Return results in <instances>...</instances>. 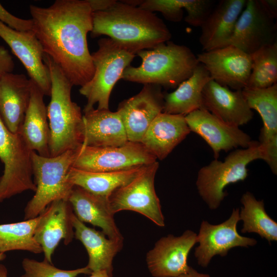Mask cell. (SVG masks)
<instances>
[{"label":"cell","mask_w":277,"mask_h":277,"mask_svg":"<svg viewBox=\"0 0 277 277\" xmlns=\"http://www.w3.org/2000/svg\"><path fill=\"white\" fill-rule=\"evenodd\" d=\"M14 68V63L9 51L0 46V78L5 74L11 73Z\"/></svg>","instance_id":"obj_37"},{"label":"cell","mask_w":277,"mask_h":277,"mask_svg":"<svg viewBox=\"0 0 277 277\" xmlns=\"http://www.w3.org/2000/svg\"><path fill=\"white\" fill-rule=\"evenodd\" d=\"M0 277H8L7 270L5 266L0 264Z\"/></svg>","instance_id":"obj_42"},{"label":"cell","mask_w":277,"mask_h":277,"mask_svg":"<svg viewBox=\"0 0 277 277\" xmlns=\"http://www.w3.org/2000/svg\"><path fill=\"white\" fill-rule=\"evenodd\" d=\"M0 21L10 28L21 31L32 30L31 19H23L9 12L0 3Z\"/></svg>","instance_id":"obj_35"},{"label":"cell","mask_w":277,"mask_h":277,"mask_svg":"<svg viewBox=\"0 0 277 277\" xmlns=\"http://www.w3.org/2000/svg\"><path fill=\"white\" fill-rule=\"evenodd\" d=\"M6 257L5 253H0V262L4 260Z\"/></svg>","instance_id":"obj_43"},{"label":"cell","mask_w":277,"mask_h":277,"mask_svg":"<svg viewBox=\"0 0 277 277\" xmlns=\"http://www.w3.org/2000/svg\"><path fill=\"white\" fill-rule=\"evenodd\" d=\"M81 147L53 157L43 156L32 151V173L36 190L25 208L24 220L36 217L55 201L68 200L74 187L69 180V172Z\"/></svg>","instance_id":"obj_5"},{"label":"cell","mask_w":277,"mask_h":277,"mask_svg":"<svg viewBox=\"0 0 277 277\" xmlns=\"http://www.w3.org/2000/svg\"><path fill=\"white\" fill-rule=\"evenodd\" d=\"M25 273L21 277H76L80 274H90L87 267L74 270H63L45 261L42 262L25 258L22 261Z\"/></svg>","instance_id":"obj_34"},{"label":"cell","mask_w":277,"mask_h":277,"mask_svg":"<svg viewBox=\"0 0 277 277\" xmlns=\"http://www.w3.org/2000/svg\"><path fill=\"white\" fill-rule=\"evenodd\" d=\"M73 213L83 223L101 228L109 239L123 241L116 226L108 198L90 193L74 186L68 198Z\"/></svg>","instance_id":"obj_23"},{"label":"cell","mask_w":277,"mask_h":277,"mask_svg":"<svg viewBox=\"0 0 277 277\" xmlns=\"http://www.w3.org/2000/svg\"><path fill=\"white\" fill-rule=\"evenodd\" d=\"M83 145L93 147L122 146L128 140L118 112L93 109L83 115Z\"/></svg>","instance_id":"obj_24"},{"label":"cell","mask_w":277,"mask_h":277,"mask_svg":"<svg viewBox=\"0 0 277 277\" xmlns=\"http://www.w3.org/2000/svg\"><path fill=\"white\" fill-rule=\"evenodd\" d=\"M264 147L265 156L264 161L269 166L274 174H277V135L266 142L261 143Z\"/></svg>","instance_id":"obj_36"},{"label":"cell","mask_w":277,"mask_h":277,"mask_svg":"<svg viewBox=\"0 0 277 277\" xmlns=\"http://www.w3.org/2000/svg\"><path fill=\"white\" fill-rule=\"evenodd\" d=\"M251 55V70L246 87L265 88L277 84V42Z\"/></svg>","instance_id":"obj_33"},{"label":"cell","mask_w":277,"mask_h":277,"mask_svg":"<svg viewBox=\"0 0 277 277\" xmlns=\"http://www.w3.org/2000/svg\"><path fill=\"white\" fill-rule=\"evenodd\" d=\"M276 23L260 0H247L229 45L248 54L276 42Z\"/></svg>","instance_id":"obj_11"},{"label":"cell","mask_w":277,"mask_h":277,"mask_svg":"<svg viewBox=\"0 0 277 277\" xmlns=\"http://www.w3.org/2000/svg\"><path fill=\"white\" fill-rule=\"evenodd\" d=\"M44 96L32 81L30 103L18 133L32 151L50 157V133Z\"/></svg>","instance_id":"obj_25"},{"label":"cell","mask_w":277,"mask_h":277,"mask_svg":"<svg viewBox=\"0 0 277 277\" xmlns=\"http://www.w3.org/2000/svg\"><path fill=\"white\" fill-rule=\"evenodd\" d=\"M178 277H210L208 274L202 273L190 267L189 270L186 273L183 274Z\"/></svg>","instance_id":"obj_40"},{"label":"cell","mask_w":277,"mask_h":277,"mask_svg":"<svg viewBox=\"0 0 277 277\" xmlns=\"http://www.w3.org/2000/svg\"><path fill=\"white\" fill-rule=\"evenodd\" d=\"M92 37L107 35L116 44L136 55L171 37L163 21L154 12L116 1L107 9L92 13Z\"/></svg>","instance_id":"obj_2"},{"label":"cell","mask_w":277,"mask_h":277,"mask_svg":"<svg viewBox=\"0 0 277 277\" xmlns=\"http://www.w3.org/2000/svg\"><path fill=\"white\" fill-rule=\"evenodd\" d=\"M156 159L141 143L128 141L109 147L82 144L72 167L89 172H114L148 165Z\"/></svg>","instance_id":"obj_10"},{"label":"cell","mask_w":277,"mask_h":277,"mask_svg":"<svg viewBox=\"0 0 277 277\" xmlns=\"http://www.w3.org/2000/svg\"><path fill=\"white\" fill-rule=\"evenodd\" d=\"M212 80L234 90L247 86L252 66L251 55L238 48L228 45L196 55Z\"/></svg>","instance_id":"obj_13"},{"label":"cell","mask_w":277,"mask_h":277,"mask_svg":"<svg viewBox=\"0 0 277 277\" xmlns=\"http://www.w3.org/2000/svg\"><path fill=\"white\" fill-rule=\"evenodd\" d=\"M241 202L243 205L240 211L242 220V233L254 232L269 243L277 241V223L267 213L263 200H258L250 192L243 194Z\"/></svg>","instance_id":"obj_31"},{"label":"cell","mask_w":277,"mask_h":277,"mask_svg":"<svg viewBox=\"0 0 277 277\" xmlns=\"http://www.w3.org/2000/svg\"><path fill=\"white\" fill-rule=\"evenodd\" d=\"M136 55L141 57V64L136 67L128 66L122 79L167 89L176 88L188 78L199 63L189 48L171 41L140 51Z\"/></svg>","instance_id":"obj_4"},{"label":"cell","mask_w":277,"mask_h":277,"mask_svg":"<svg viewBox=\"0 0 277 277\" xmlns=\"http://www.w3.org/2000/svg\"><path fill=\"white\" fill-rule=\"evenodd\" d=\"M31 152L21 134L11 132L0 117V160L4 166L0 203L25 191H35Z\"/></svg>","instance_id":"obj_8"},{"label":"cell","mask_w":277,"mask_h":277,"mask_svg":"<svg viewBox=\"0 0 277 277\" xmlns=\"http://www.w3.org/2000/svg\"><path fill=\"white\" fill-rule=\"evenodd\" d=\"M185 115L164 112L152 122L141 143L156 159H165L189 134Z\"/></svg>","instance_id":"obj_22"},{"label":"cell","mask_w":277,"mask_h":277,"mask_svg":"<svg viewBox=\"0 0 277 277\" xmlns=\"http://www.w3.org/2000/svg\"><path fill=\"white\" fill-rule=\"evenodd\" d=\"M32 31L45 54L62 69L73 86L92 78L94 68L87 34L92 13L87 0H56L48 7L29 6Z\"/></svg>","instance_id":"obj_1"},{"label":"cell","mask_w":277,"mask_h":277,"mask_svg":"<svg viewBox=\"0 0 277 277\" xmlns=\"http://www.w3.org/2000/svg\"><path fill=\"white\" fill-rule=\"evenodd\" d=\"M90 275L88 277H112L107 271L104 270L92 271Z\"/></svg>","instance_id":"obj_41"},{"label":"cell","mask_w":277,"mask_h":277,"mask_svg":"<svg viewBox=\"0 0 277 277\" xmlns=\"http://www.w3.org/2000/svg\"><path fill=\"white\" fill-rule=\"evenodd\" d=\"M38 219V216L20 222L0 224V253L13 250L42 253L34 237Z\"/></svg>","instance_id":"obj_32"},{"label":"cell","mask_w":277,"mask_h":277,"mask_svg":"<svg viewBox=\"0 0 277 277\" xmlns=\"http://www.w3.org/2000/svg\"><path fill=\"white\" fill-rule=\"evenodd\" d=\"M44 61L50 75V101L47 106L51 157L75 149L83 142V115L71 97L73 86L60 67L47 55Z\"/></svg>","instance_id":"obj_3"},{"label":"cell","mask_w":277,"mask_h":277,"mask_svg":"<svg viewBox=\"0 0 277 277\" xmlns=\"http://www.w3.org/2000/svg\"><path fill=\"white\" fill-rule=\"evenodd\" d=\"M164 94L160 86L145 84L139 93L119 104L117 111L129 141L141 142L152 122L163 112Z\"/></svg>","instance_id":"obj_14"},{"label":"cell","mask_w":277,"mask_h":277,"mask_svg":"<svg viewBox=\"0 0 277 277\" xmlns=\"http://www.w3.org/2000/svg\"><path fill=\"white\" fill-rule=\"evenodd\" d=\"M159 167L157 161L146 166L130 182L112 193L108 201L113 214L122 210L133 211L160 227L165 226L160 200L154 188Z\"/></svg>","instance_id":"obj_9"},{"label":"cell","mask_w":277,"mask_h":277,"mask_svg":"<svg viewBox=\"0 0 277 277\" xmlns=\"http://www.w3.org/2000/svg\"><path fill=\"white\" fill-rule=\"evenodd\" d=\"M98 49L91 54L94 72L92 78L81 87L79 92L87 99L84 113L94 109H109L112 90L122 79L124 70L136 56L121 47L109 38L97 42Z\"/></svg>","instance_id":"obj_7"},{"label":"cell","mask_w":277,"mask_h":277,"mask_svg":"<svg viewBox=\"0 0 277 277\" xmlns=\"http://www.w3.org/2000/svg\"><path fill=\"white\" fill-rule=\"evenodd\" d=\"M93 12L103 11L111 6L115 0H87Z\"/></svg>","instance_id":"obj_38"},{"label":"cell","mask_w":277,"mask_h":277,"mask_svg":"<svg viewBox=\"0 0 277 277\" xmlns=\"http://www.w3.org/2000/svg\"><path fill=\"white\" fill-rule=\"evenodd\" d=\"M32 81L23 74L8 73L0 78V117L13 133H18L31 97Z\"/></svg>","instance_id":"obj_20"},{"label":"cell","mask_w":277,"mask_h":277,"mask_svg":"<svg viewBox=\"0 0 277 277\" xmlns=\"http://www.w3.org/2000/svg\"><path fill=\"white\" fill-rule=\"evenodd\" d=\"M247 0H222L201 26L199 41L204 51L229 45L236 22Z\"/></svg>","instance_id":"obj_21"},{"label":"cell","mask_w":277,"mask_h":277,"mask_svg":"<svg viewBox=\"0 0 277 277\" xmlns=\"http://www.w3.org/2000/svg\"><path fill=\"white\" fill-rule=\"evenodd\" d=\"M239 213V208L233 209L230 216L217 225H212L207 221L202 222L196 235V243L199 245L194 251L199 265L207 267L214 256H226L232 248L248 247L256 244L255 239L243 236L238 232Z\"/></svg>","instance_id":"obj_12"},{"label":"cell","mask_w":277,"mask_h":277,"mask_svg":"<svg viewBox=\"0 0 277 277\" xmlns=\"http://www.w3.org/2000/svg\"><path fill=\"white\" fill-rule=\"evenodd\" d=\"M212 80L205 67L199 63L192 74L173 92L164 94L163 112L186 115L202 108V91Z\"/></svg>","instance_id":"obj_27"},{"label":"cell","mask_w":277,"mask_h":277,"mask_svg":"<svg viewBox=\"0 0 277 277\" xmlns=\"http://www.w3.org/2000/svg\"><path fill=\"white\" fill-rule=\"evenodd\" d=\"M72 222L74 238L83 244L88 253L86 266L91 271L106 270L112 276V262L122 248L123 241L109 239L102 231L87 226L74 213Z\"/></svg>","instance_id":"obj_26"},{"label":"cell","mask_w":277,"mask_h":277,"mask_svg":"<svg viewBox=\"0 0 277 277\" xmlns=\"http://www.w3.org/2000/svg\"><path fill=\"white\" fill-rule=\"evenodd\" d=\"M264 156L263 145L252 141L247 148L231 151L224 161L214 159L202 167L197 173L196 186L209 208L217 209L227 195L224 188L230 184L245 180L248 176V165L256 160H264Z\"/></svg>","instance_id":"obj_6"},{"label":"cell","mask_w":277,"mask_h":277,"mask_svg":"<svg viewBox=\"0 0 277 277\" xmlns=\"http://www.w3.org/2000/svg\"><path fill=\"white\" fill-rule=\"evenodd\" d=\"M73 211L67 200H58L50 204L38 215L34 237L41 246L44 261L52 263L54 252L62 240L66 245L74 237L72 218Z\"/></svg>","instance_id":"obj_18"},{"label":"cell","mask_w":277,"mask_h":277,"mask_svg":"<svg viewBox=\"0 0 277 277\" xmlns=\"http://www.w3.org/2000/svg\"><path fill=\"white\" fill-rule=\"evenodd\" d=\"M197 234L186 230L181 236L162 237L146 254L148 268L154 277H178L187 273L189 253L196 243Z\"/></svg>","instance_id":"obj_15"},{"label":"cell","mask_w":277,"mask_h":277,"mask_svg":"<svg viewBox=\"0 0 277 277\" xmlns=\"http://www.w3.org/2000/svg\"><path fill=\"white\" fill-rule=\"evenodd\" d=\"M190 131L202 137L212 149L214 159L221 151L226 152L241 147L247 148L252 143L251 137L239 127L229 125L204 108L185 116Z\"/></svg>","instance_id":"obj_17"},{"label":"cell","mask_w":277,"mask_h":277,"mask_svg":"<svg viewBox=\"0 0 277 277\" xmlns=\"http://www.w3.org/2000/svg\"><path fill=\"white\" fill-rule=\"evenodd\" d=\"M212 2L209 0H143L138 7L152 12H161L166 19L180 22L183 9L187 12L184 20L194 27H201L210 12Z\"/></svg>","instance_id":"obj_29"},{"label":"cell","mask_w":277,"mask_h":277,"mask_svg":"<svg viewBox=\"0 0 277 277\" xmlns=\"http://www.w3.org/2000/svg\"><path fill=\"white\" fill-rule=\"evenodd\" d=\"M0 37L21 62L31 80L44 95L51 93L49 69L44 61L43 47L32 30L13 29L0 21Z\"/></svg>","instance_id":"obj_16"},{"label":"cell","mask_w":277,"mask_h":277,"mask_svg":"<svg viewBox=\"0 0 277 277\" xmlns=\"http://www.w3.org/2000/svg\"><path fill=\"white\" fill-rule=\"evenodd\" d=\"M243 94L251 109L260 115L263 126L259 142L264 143L277 135V84L265 88L245 87Z\"/></svg>","instance_id":"obj_30"},{"label":"cell","mask_w":277,"mask_h":277,"mask_svg":"<svg viewBox=\"0 0 277 277\" xmlns=\"http://www.w3.org/2000/svg\"><path fill=\"white\" fill-rule=\"evenodd\" d=\"M146 166L114 172H89L72 167L68 179L74 186L108 198L114 190L130 182Z\"/></svg>","instance_id":"obj_28"},{"label":"cell","mask_w":277,"mask_h":277,"mask_svg":"<svg viewBox=\"0 0 277 277\" xmlns=\"http://www.w3.org/2000/svg\"><path fill=\"white\" fill-rule=\"evenodd\" d=\"M266 11L275 19L277 16L276 0H260Z\"/></svg>","instance_id":"obj_39"},{"label":"cell","mask_w":277,"mask_h":277,"mask_svg":"<svg viewBox=\"0 0 277 277\" xmlns=\"http://www.w3.org/2000/svg\"><path fill=\"white\" fill-rule=\"evenodd\" d=\"M202 103V108L231 126L239 127L253 116L242 90H232L212 80L203 88Z\"/></svg>","instance_id":"obj_19"}]
</instances>
